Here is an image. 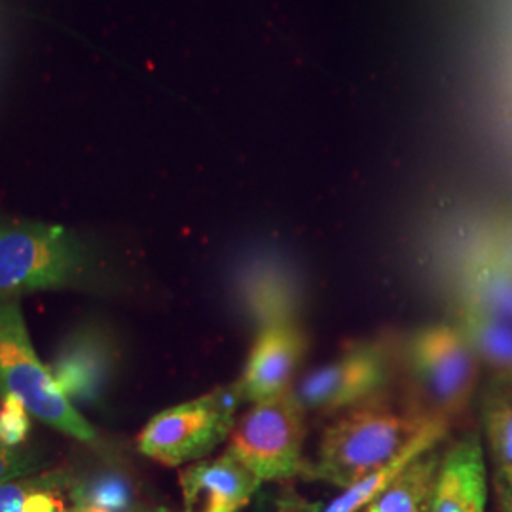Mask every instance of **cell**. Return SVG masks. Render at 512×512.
Masks as SVG:
<instances>
[{
  "label": "cell",
  "instance_id": "cell-1",
  "mask_svg": "<svg viewBox=\"0 0 512 512\" xmlns=\"http://www.w3.org/2000/svg\"><path fill=\"white\" fill-rule=\"evenodd\" d=\"M442 433V416L384 401L376 395L351 406L325 429L319 459L304 476L346 490L423 442L440 440Z\"/></svg>",
  "mask_w": 512,
  "mask_h": 512
},
{
  "label": "cell",
  "instance_id": "cell-2",
  "mask_svg": "<svg viewBox=\"0 0 512 512\" xmlns=\"http://www.w3.org/2000/svg\"><path fill=\"white\" fill-rule=\"evenodd\" d=\"M90 275V256L61 224L0 220V296L69 289Z\"/></svg>",
  "mask_w": 512,
  "mask_h": 512
},
{
  "label": "cell",
  "instance_id": "cell-3",
  "mask_svg": "<svg viewBox=\"0 0 512 512\" xmlns=\"http://www.w3.org/2000/svg\"><path fill=\"white\" fill-rule=\"evenodd\" d=\"M0 399H18L33 418L80 440L97 442V431L55 384L38 359L18 296H0Z\"/></svg>",
  "mask_w": 512,
  "mask_h": 512
},
{
  "label": "cell",
  "instance_id": "cell-4",
  "mask_svg": "<svg viewBox=\"0 0 512 512\" xmlns=\"http://www.w3.org/2000/svg\"><path fill=\"white\" fill-rule=\"evenodd\" d=\"M241 401L238 387L215 389L188 403L171 406L148 421L139 435V450L165 467L205 459L230 439Z\"/></svg>",
  "mask_w": 512,
  "mask_h": 512
},
{
  "label": "cell",
  "instance_id": "cell-5",
  "mask_svg": "<svg viewBox=\"0 0 512 512\" xmlns=\"http://www.w3.org/2000/svg\"><path fill=\"white\" fill-rule=\"evenodd\" d=\"M304 408L293 389L251 408L236 420L228 452L238 458L260 482L289 480L306 475Z\"/></svg>",
  "mask_w": 512,
  "mask_h": 512
},
{
  "label": "cell",
  "instance_id": "cell-6",
  "mask_svg": "<svg viewBox=\"0 0 512 512\" xmlns=\"http://www.w3.org/2000/svg\"><path fill=\"white\" fill-rule=\"evenodd\" d=\"M410 363L444 414L461 412L475 389L478 357L458 327L431 325L410 344Z\"/></svg>",
  "mask_w": 512,
  "mask_h": 512
},
{
  "label": "cell",
  "instance_id": "cell-7",
  "mask_svg": "<svg viewBox=\"0 0 512 512\" xmlns=\"http://www.w3.org/2000/svg\"><path fill=\"white\" fill-rule=\"evenodd\" d=\"M387 380L385 355L378 346L361 344L344 351L327 365L311 370L293 389L306 410L332 412L376 397Z\"/></svg>",
  "mask_w": 512,
  "mask_h": 512
},
{
  "label": "cell",
  "instance_id": "cell-8",
  "mask_svg": "<svg viewBox=\"0 0 512 512\" xmlns=\"http://www.w3.org/2000/svg\"><path fill=\"white\" fill-rule=\"evenodd\" d=\"M304 351L306 340L294 321L260 329L236 384L241 401L262 403L291 391Z\"/></svg>",
  "mask_w": 512,
  "mask_h": 512
},
{
  "label": "cell",
  "instance_id": "cell-9",
  "mask_svg": "<svg viewBox=\"0 0 512 512\" xmlns=\"http://www.w3.org/2000/svg\"><path fill=\"white\" fill-rule=\"evenodd\" d=\"M48 368L74 406L95 403L103 397L114 368L109 336L93 327L76 330L55 351Z\"/></svg>",
  "mask_w": 512,
  "mask_h": 512
},
{
  "label": "cell",
  "instance_id": "cell-10",
  "mask_svg": "<svg viewBox=\"0 0 512 512\" xmlns=\"http://www.w3.org/2000/svg\"><path fill=\"white\" fill-rule=\"evenodd\" d=\"M179 482L184 512H238L262 484L228 450L220 458L190 463Z\"/></svg>",
  "mask_w": 512,
  "mask_h": 512
},
{
  "label": "cell",
  "instance_id": "cell-11",
  "mask_svg": "<svg viewBox=\"0 0 512 512\" xmlns=\"http://www.w3.org/2000/svg\"><path fill=\"white\" fill-rule=\"evenodd\" d=\"M488 484L480 437L458 440L440 461L429 512H486Z\"/></svg>",
  "mask_w": 512,
  "mask_h": 512
},
{
  "label": "cell",
  "instance_id": "cell-12",
  "mask_svg": "<svg viewBox=\"0 0 512 512\" xmlns=\"http://www.w3.org/2000/svg\"><path fill=\"white\" fill-rule=\"evenodd\" d=\"M440 461L435 446L421 452L366 505L365 512H429Z\"/></svg>",
  "mask_w": 512,
  "mask_h": 512
},
{
  "label": "cell",
  "instance_id": "cell-13",
  "mask_svg": "<svg viewBox=\"0 0 512 512\" xmlns=\"http://www.w3.org/2000/svg\"><path fill=\"white\" fill-rule=\"evenodd\" d=\"M69 471H42L0 486V512H76Z\"/></svg>",
  "mask_w": 512,
  "mask_h": 512
},
{
  "label": "cell",
  "instance_id": "cell-14",
  "mask_svg": "<svg viewBox=\"0 0 512 512\" xmlns=\"http://www.w3.org/2000/svg\"><path fill=\"white\" fill-rule=\"evenodd\" d=\"M463 308L512 323V266L494 251L480 256L465 279Z\"/></svg>",
  "mask_w": 512,
  "mask_h": 512
},
{
  "label": "cell",
  "instance_id": "cell-15",
  "mask_svg": "<svg viewBox=\"0 0 512 512\" xmlns=\"http://www.w3.org/2000/svg\"><path fill=\"white\" fill-rule=\"evenodd\" d=\"M458 329L482 361L503 384L512 385V323L461 308Z\"/></svg>",
  "mask_w": 512,
  "mask_h": 512
},
{
  "label": "cell",
  "instance_id": "cell-16",
  "mask_svg": "<svg viewBox=\"0 0 512 512\" xmlns=\"http://www.w3.org/2000/svg\"><path fill=\"white\" fill-rule=\"evenodd\" d=\"M484 420L497 492L512 497V385L503 384L486 397Z\"/></svg>",
  "mask_w": 512,
  "mask_h": 512
},
{
  "label": "cell",
  "instance_id": "cell-17",
  "mask_svg": "<svg viewBox=\"0 0 512 512\" xmlns=\"http://www.w3.org/2000/svg\"><path fill=\"white\" fill-rule=\"evenodd\" d=\"M245 304L255 315L260 329L293 321L294 298L291 285L274 268L258 266L243 283Z\"/></svg>",
  "mask_w": 512,
  "mask_h": 512
},
{
  "label": "cell",
  "instance_id": "cell-18",
  "mask_svg": "<svg viewBox=\"0 0 512 512\" xmlns=\"http://www.w3.org/2000/svg\"><path fill=\"white\" fill-rule=\"evenodd\" d=\"M74 505L78 509L93 507L107 512H131L135 505L133 488L120 473H97L76 478L73 486Z\"/></svg>",
  "mask_w": 512,
  "mask_h": 512
},
{
  "label": "cell",
  "instance_id": "cell-19",
  "mask_svg": "<svg viewBox=\"0 0 512 512\" xmlns=\"http://www.w3.org/2000/svg\"><path fill=\"white\" fill-rule=\"evenodd\" d=\"M48 469V461L33 446H10L0 439V486Z\"/></svg>",
  "mask_w": 512,
  "mask_h": 512
},
{
  "label": "cell",
  "instance_id": "cell-20",
  "mask_svg": "<svg viewBox=\"0 0 512 512\" xmlns=\"http://www.w3.org/2000/svg\"><path fill=\"white\" fill-rule=\"evenodd\" d=\"M31 412L18 399H0V439L10 446L29 444Z\"/></svg>",
  "mask_w": 512,
  "mask_h": 512
},
{
  "label": "cell",
  "instance_id": "cell-21",
  "mask_svg": "<svg viewBox=\"0 0 512 512\" xmlns=\"http://www.w3.org/2000/svg\"><path fill=\"white\" fill-rule=\"evenodd\" d=\"M499 505H501V512H512L511 495H499Z\"/></svg>",
  "mask_w": 512,
  "mask_h": 512
},
{
  "label": "cell",
  "instance_id": "cell-22",
  "mask_svg": "<svg viewBox=\"0 0 512 512\" xmlns=\"http://www.w3.org/2000/svg\"><path fill=\"white\" fill-rule=\"evenodd\" d=\"M76 512H107L103 509H93V507H84V509H76Z\"/></svg>",
  "mask_w": 512,
  "mask_h": 512
},
{
  "label": "cell",
  "instance_id": "cell-23",
  "mask_svg": "<svg viewBox=\"0 0 512 512\" xmlns=\"http://www.w3.org/2000/svg\"><path fill=\"white\" fill-rule=\"evenodd\" d=\"M145 512H171L167 511V509H148V511Z\"/></svg>",
  "mask_w": 512,
  "mask_h": 512
}]
</instances>
